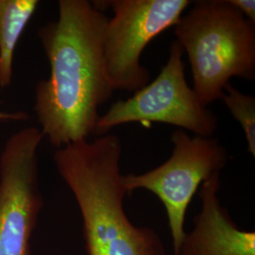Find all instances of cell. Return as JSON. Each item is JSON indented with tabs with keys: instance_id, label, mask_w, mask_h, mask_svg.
<instances>
[{
	"instance_id": "obj_1",
	"label": "cell",
	"mask_w": 255,
	"mask_h": 255,
	"mask_svg": "<svg viewBox=\"0 0 255 255\" xmlns=\"http://www.w3.org/2000/svg\"><path fill=\"white\" fill-rule=\"evenodd\" d=\"M59 16L37 32L50 73L35 87L34 112L44 138L56 148L87 140L99 109L114 89L106 72L108 17L88 0H60Z\"/></svg>"
},
{
	"instance_id": "obj_2",
	"label": "cell",
	"mask_w": 255,
	"mask_h": 255,
	"mask_svg": "<svg viewBox=\"0 0 255 255\" xmlns=\"http://www.w3.org/2000/svg\"><path fill=\"white\" fill-rule=\"evenodd\" d=\"M121 155L120 138L110 133L57 148L53 155L81 211L87 255H165L152 229L135 226L128 218Z\"/></svg>"
},
{
	"instance_id": "obj_3",
	"label": "cell",
	"mask_w": 255,
	"mask_h": 255,
	"mask_svg": "<svg viewBox=\"0 0 255 255\" xmlns=\"http://www.w3.org/2000/svg\"><path fill=\"white\" fill-rule=\"evenodd\" d=\"M188 56L193 90L204 106L221 100L234 77L255 79V24L229 0L195 1L174 26Z\"/></svg>"
},
{
	"instance_id": "obj_4",
	"label": "cell",
	"mask_w": 255,
	"mask_h": 255,
	"mask_svg": "<svg viewBox=\"0 0 255 255\" xmlns=\"http://www.w3.org/2000/svg\"><path fill=\"white\" fill-rule=\"evenodd\" d=\"M182 57V46L177 40L173 41L168 60L154 81L126 101L114 102L100 117L94 134H108L112 128L128 123H140L146 128L151 123H164L195 135L214 136L219 119L188 85Z\"/></svg>"
},
{
	"instance_id": "obj_5",
	"label": "cell",
	"mask_w": 255,
	"mask_h": 255,
	"mask_svg": "<svg viewBox=\"0 0 255 255\" xmlns=\"http://www.w3.org/2000/svg\"><path fill=\"white\" fill-rule=\"evenodd\" d=\"M102 12L110 8L104 30L106 72L114 91L134 92L149 82V71L140 62L146 46L165 29L174 27L191 2L189 0L92 1Z\"/></svg>"
},
{
	"instance_id": "obj_6",
	"label": "cell",
	"mask_w": 255,
	"mask_h": 255,
	"mask_svg": "<svg viewBox=\"0 0 255 255\" xmlns=\"http://www.w3.org/2000/svg\"><path fill=\"white\" fill-rule=\"evenodd\" d=\"M170 158L146 173L123 177L128 193L137 189L151 192L164 204L172 237L173 255H178L185 236L186 211L202 182L220 173L228 163L227 148L214 137L191 136L177 128L171 135Z\"/></svg>"
},
{
	"instance_id": "obj_7",
	"label": "cell",
	"mask_w": 255,
	"mask_h": 255,
	"mask_svg": "<svg viewBox=\"0 0 255 255\" xmlns=\"http://www.w3.org/2000/svg\"><path fill=\"white\" fill-rule=\"evenodd\" d=\"M40 128L27 127L0 154V255H31V237L43 207L39 184Z\"/></svg>"
},
{
	"instance_id": "obj_8",
	"label": "cell",
	"mask_w": 255,
	"mask_h": 255,
	"mask_svg": "<svg viewBox=\"0 0 255 255\" xmlns=\"http://www.w3.org/2000/svg\"><path fill=\"white\" fill-rule=\"evenodd\" d=\"M220 173L202 182L200 214L177 255H255V233L240 230L219 201Z\"/></svg>"
},
{
	"instance_id": "obj_9",
	"label": "cell",
	"mask_w": 255,
	"mask_h": 255,
	"mask_svg": "<svg viewBox=\"0 0 255 255\" xmlns=\"http://www.w3.org/2000/svg\"><path fill=\"white\" fill-rule=\"evenodd\" d=\"M38 0H0V87L8 88L19 39L39 6Z\"/></svg>"
},
{
	"instance_id": "obj_10",
	"label": "cell",
	"mask_w": 255,
	"mask_h": 255,
	"mask_svg": "<svg viewBox=\"0 0 255 255\" xmlns=\"http://www.w3.org/2000/svg\"><path fill=\"white\" fill-rule=\"evenodd\" d=\"M221 100L245 132L250 153L255 156V98L237 90L231 83L225 88Z\"/></svg>"
},
{
	"instance_id": "obj_11",
	"label": "cell",
	"mask_w": 255,
	"mask_h": 255,
	"mask_svg": "<svg viewBox=\"0 0 255 255\" xmlns=\"http://www.w3.org/2000/svg\"><path fill=\"white\" fill-rule=\"evenodd\" d=\"M229 2L247 19L255 24V0H229Z\"/></svg>"
},
{
	"instance_id": "obj_12",
	"label": "cell",
	"mask_w": 255,
	"mask_h": 255,
	"mask_svg": "<svg viewBox=\"0 0 255 255\" xmlns=\"http://www.w3.org/2000/svg\"><path fill=\"white\" fill-rule=\"evenodd\" d=\"M28 119V115L25 112H4L0 111V122L5 121H26Z\"/></svg>"
}]
</instances>
